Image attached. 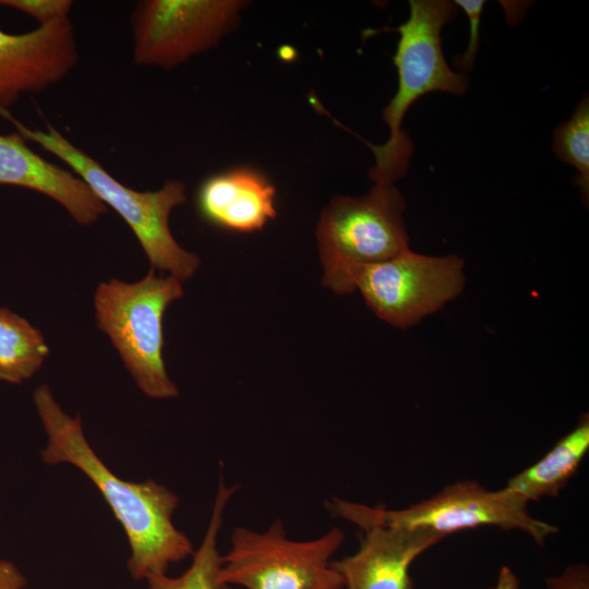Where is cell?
Here are the masks:
<instances>
[{"mask_svg": "<svg viewBox=\"0 0 589 589\" xmlns=\"http://www.w3.org/2000/svg\"><path fill=\"white\" fill-rule=\"evenodd\" d=\"M243 7L236 0H145L131 16L133 60L171 69L213 46Z\"/></svg>", "mask_w": 589, "mask_h": 589, "instance_id": "9c48e42d", "label": "cell"}, {"mask_svg": "<svg viewBox=\"0 0 589 589\" xmlns=\"http://www.w3.org/2000/svg\"><path fill=\"white\" fill-rule=\"evenodd\" d=\"M455 5L465 11L469 20V40L465 52L455 58V67L459 72L471 70L480 44L481 16L485 5L484 0H455Z\"/></svg>", "mask_w": 589, "mask_h": 589, "instance_id": "ac0fdd59", "label": "cell"}, {"mask_svg": "<svg viewBox=\"0 0 589 589\" xmlns=\"http://www.w3.org/2000/svg\"><path fill=\"white\" fill-rule=\"evenodd\" d=\"M238 489L239 485L229 486L220 478L207 529L192 555L190 567L178 577H169L167 573L148 576L145 579L148 589H230L219 577L223 555L218 549V536L226 507Z\"/></svg>", "mask_w": 589, "mask_h": 589, "instance_id": "9a60e30c", "label": "cell"}, {"mask_svg": "<svg viewBox=\"0 0 589 589\" xmlns=\"http://www.w3.org/2000/svg\"><path fill=\"white\" fill-rule=\"evenodd\" d=\"M589 449V417L582 413L577 424L537 462L512 477L506 488L527 503L557 497L577 473Z\"/></svg>", "mask_w": 589, "mask_h": 589, "instance_id": "5bb4252c", "label": "cell"}, {"mask_svg": "<svg viewBox=\"0 0 589 589\" xmlns=\"http://www.w3.org/2000/svg\"><path fill=\"white\" fill-rule=\"evenodd\" d=\"M553 152L563 163L577 170L576 184L586 202L589 197V99L588 95L577 104L568 120L553 133Z\"/></svg>", "mask_w": 589, "mask_h": 589, "instance_id": "e0dca14e", "label": "cell"}, {"mask_svg": "<svg viewBox=\"0 0 589 589\" xmlns=\"http://www.w3.org/2000/svg\"><path fill=\"white\" fill-rule=\"evenodd\" d=\"M48 354L49 347L39 329L0 308V381L21 384L41 368Z\"/></svg>", "mask_w": 589, "mask_h": 589, "instance_id": "2e32d148", "label": "cell"}, {"mask_svg": "<svg viewBox=\"0 0 589 589\" xmlns=\"http://www.w3.org/2000/svg\"><path fill=\"white\" fill-rule=\"evenodd\" d=\"M405 208V199L394 184L374 183L366 195L334 197L323 209L316 231L323 280L408 250Z\"/></svg>", "mask_w": 589, "mask_h": 589, "instance_id": "ba28073f", "label": "cell"}, {"mask_svg": "<svg viewBox=\"0 0 589 589\" xmlns=\"http://www.w3.org/2000/svg\"><path fill=\"white\" fill-rule=\"evenodd\" d=\"M546 589H589V567L577 563L544 579Z\"/></svg>", "mask_w": 589, "mask_h": 589, "instance_id": "ffe728a7", "label": "cell"}, {"mask_svg": "<svg viewBox=\"0 0 589 589\" xmlns=\"http://www.w3.org/2000/svg\"><path fill=\"white\" fill-rule=\"evenodd\" d=\"M519 582L514 573L504 566L501 568L496 586L493 589H518Z\"/></svg>", "mask_w": 589, "mask_h": 589, "instance_id": "7402d4cb", "label": "cell"}, {"mask_svg": "<svg viewBox=\"0 0 589 589\" xmlns=\"http://www.w3.org/2000/svg\"><path fill=\"white\" fill-rule=\"evenodd\" d=\"M72 4L70 0H0V5L26 13L39 25L68 17Z\"/></svg>", "mask_w": 589, "mask_h": 589, "instance_id": "d6986e66", "label": "cell"}, {"mask_svg": "<svg viewBox=\"0 0 589 589\" xmlns=\"http://www.w3.org/2000/svg\"><path fill=\"white\" fill-rule=\"evenodd\" d=\"M338 294L359 290L383 321L407 328L456 298L465 285L464 261L430 256L410 249L374 264L356 265L323 280Z\"/></svg>", "mask_w": 589, "mask_h": 589, "instance_id": "8992f818", "label": "cell"}, {"mask_svg": "<svg viewBox=\"0 0 589 589\" xmlns=\"http://www.w3.org/2000/svg\"><path fill=\"white\" fill-rule=\"evenodd\" d=\"M33 398L47 434L44 462L70 464L95 484L127 534L131 577L167 573L171 564L192 557V542L172 520L179 496L154 480L136 483L116 476L86 441L80 417L63 411L48 385L38 386Z\"/></svg>", "mask_w": 589, "mask_h": 589, "instance_id": "6da1fadb", "label": "cell"}, {"mask_svg": "<svg viewBox=\"0 0 589 589\" xmlns=\"http://www.w3.org/2000/svg\"><path fill=\"white\" fill-rule=\"evenodd\" d=\"M182 297L180 279L158 277L153 268L136 283L112 278L95 291L99 329L110 338L137 387L151 398L179 394L165 366L163 318L167 306Z\"/></svg>", "mask_w": 589, "mask_h": 589, "instance_id": "5b68a950", "label": "cell"}, {"mask_svg": "<svg viewBox=\"0 0 589 589\" xmlns=\"http://www.w3.org/2000/svg\"><path fill=\"white\" fill-rule=\"evenodd\" d=\"M456 13L454 1L410 0L408 19L384 28L399 35L393 57L398 85L382 111L388 139L382 145L366 143L375 158L369 171L374 183L394 184L409 167L413 144L401 127L412 104L430 93L462 95L469 87L468 76L452 69L442 50V29Z\"/></svg>", "mask_w": 589, "mask_h": 589, "instance_id": "7a4b0ae2", "label": "cell"}, {"mask_svg": "<svg viewBox=\"0 0 589 589\" xmlns=\"http://www.w3.org/2000/svg\"><path fill=\"white\" fill-rule=\"evenodd\" d=\"M19 133H0V184L45 194L62 205L80 225L88 226L106 214V205L75 173L35 153Z\"/></svg>", "mask_w": 589, "mask_h": 589, "instance_id": "7c38bea8", "label": "cell"}, {"mask_svg": "<svg viewBox=\"0 0 589 589\" xmlns=\"http://www.w3.org/2000/svg\"><path fill=\"white\" fill-rule=\"evenodd\" d=\"M528 503L503 488L490 491L474 480H461L437 494L401 509L384 505L370 506L338 497L327 501L329 514L358 526H388L424 530L447 537L450 533L482 526L519 530L538 545L558 532V528L532 517Z\"/></svg>", "mask_w": 589, "mask_h": 589, "instance_id": "277c9868", "label": "cell"}, {"mask_svg": "<svg viewBox=\"0 0 589 589\" xmlns=\"http://www.w3.org/2000/svg\"><path fill=\"white\" fill-rule=\"evenodd\" d=\"M0 117L9 121L26 141L39 144L64 161L105 205L122 217L141 243L151 268L169 272L181 281L193 276L200 266V257L184 250L169 228L171 211L185 201L183 182L168 180L157 191H135L113 178L50 123H47L45 131L29 129L1 107Z\"/></svg>", "mask_w": 589, "mask_h": 589, "instance_id": "3957f363", "label": "cell"}, {"mask_svg": "<svg viewBox=\"0 0 589 589\" xmlns=\"http://www.w3.org/2000/svg\"><path fill=\"white\" fill-rule=\"evenodd\" d=\"M344 541L337 527L315 539L293 540L280 519L264 531L238 526L221 556L219 577L245 589H342L332 562Z\"/></svg>", "mask_w": 589, "mask_h": 589, "instance_id": "52a82bcc", "label": "cell"}, {"mask_svg": "<svg viewBox=\"0 0 589 589\" xmlns=\"http://www.w3.org/2000/svg\"><path fill=\"white\" fill-rule=\"evenodd\" d=\"M360 546L351 555L333 560L342 589H416L412 563L445 537L424 530L388 526L360 529Z\"/></svg>", "mask_w": 589, "mask_h": 589, "instance_id": "8fae6325", "label": "cell"}, {"mask_svg": "<svg viewBox=\"0 0 589 589\" xmlns=\"http://www.w3.org/2000/svg\"><path fill=\"white\" fill-rule=\"evenodd\" d=\"M79 61L69 17L24 34L0 28V107L8 109L23 94L40 93L62 80Z\"/></svg>", "mask_w": 589, "mask_h": 589, "instance_id": "30bf717a", "label": "cell"}, {"mask_svg": "<svg viewBox=\"0 0 589 589\" xmlns=\"http://www.w3.org/2000/svg\"><path fill=\"white\" fill-rule=\"evenodd\" d=\"M27 586L25 576L12 563L0 560V589H24Z\"/></svg>", "mask_w": 589, "mask_h": 589, "instance_id": "44dd1931", "label": "cell"}, {"mask_svg": "<svg viewBox=\"0 0 589 589\" xmlns=\"http://www.w3.org/2000/svg\"><path fill=\"white\" fill-rule=\"evenodd\" d=\"M275 188L260 172L239 168L206 178L195 202L200 216L216 227L236 231L261 230L276 216Z\"/></svg>", "mask_w": 589, "mask_h": 589, "instance_id": "4fadbf2b", "label": "cell"}]
</instances>
